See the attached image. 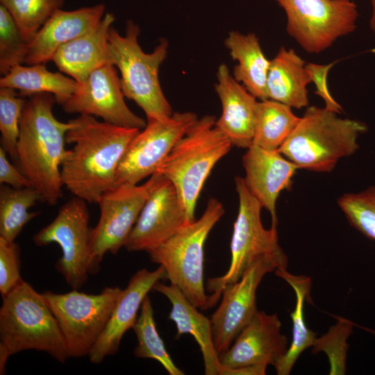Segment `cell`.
Masks as SVG:
<instances>
[{"mask_svg":"<svg viewBox=\"0 0 375 375\" xmlns=\"http://www.w3.org/2000/svg\"><path fill=\"white\" fill-rule=\"evenodd\" d=\"M2 299L0 345L10 356L34 349L61 362L69 357L57 320L42 294L23 281Z\"/></svg>","mask_w":375,"mask_h":375,"instance_id":"obj_6","label":"cell"},{"mask_svg":"<svg viewBox=\"0 0 375 375\" xmlns=\"http://www.w3.org/2000/svg\"><path fill=\"white\" fill-rule=\"evenodd\" d=\"M153 290L165 296L171 303L172 308L169 319L176 324L177 336L188 333L197 342L203 356L205 374L220 375L222 366L215 348L210 319L198 311V308L177 286L158 281Z\"/></svg>","mask_w":375,"mask_h":375,"instance_id":"obj_23","label":"cell"},{"mask_svg":"<svg viewBox=\"0 0 375 375\" xmlns=\"http://www.w3.org/2000/svg\"><path fill=\"white\" fill-rule=\"evenodd\" d=\"M326 108L308 107L278 151L299 169L328 172L339 160L353 154L367 131L359 121L339 117Z\"/></svg>","mask_w":375,"mask_h":375,"instance_id":"obj_3","label":"cell"},{"mask_svg":"<svg viewBox=\"0 0 375 375\" xmlns=\"http://www.w3.org/2000/svg\"><path fill=\"white\" fill-rule=\"evenodd\" d=\"M105 6L66 11L57 10L28 43L27 65L46 64L63 44L94 29L104 16Z\"/></svg>","mask_w":375,"mask_h":375,"instance_id":"obj_21","label":"cell"},{"mask_svg":"<svg viewBox=\"0 0 375 375\" xmlns=\"http://www.w3.org/2000/svg\"><path fill=\"white\" fill-rule=\"evenodd\" d=\"M78 82L60 72L49 71L45 64L29 66L17 65L0 78V88L19 90V95L30 97L35 94H52L56 103L63 105L74 93Z\"/></svg>","mask_w":375,"mask_h":375,"instance_id":"obj_26","label":"cell"},{"mask_svg":"<svg viewBox=\"0 0 375 375\" xmlns=\"http://www.w3.org/2000/svg\"><path fill=\"white\" fill-rule=\"evenodd\" d=\"M216 75L215 90L222 111L215 126L233 146L247 149L253 142L257 98L235 80L226 65L221 64Z\"/></svg>","mask_w":375,"mask_h":375,"instance_id":"obj_20","label":"cell"},{"mask_svg":"<svg viewBox=\"0 0 375 375\" xmlns=\"http://www.w3.org/2000/svg\"><path fill=\"white\" fill-rule=\"evenodd\" d=\"M89 212L87 202L74 197L62 205L55 219L33 237L37 246L57 243L62 251L56 267L74 290L92 273Z\"/></svg>","mask_w":375,"mask_h":375,"instance_id":"obj_11","label":"cell"},{"mask_svg":"<svg viewBox=\"0 0 375 375\" xmlns=\"http://www.w3.org/2000/svg\"><path fill=\"white\" fill-rule=\"evenodd\" d=\"M224 212L223 204L216 198H210L199 219L186 222L147 252L151 262L165 268L171 284L177 286L201 310L208 308V296L203 286L204 244Z\"/></svg>","mask_w":375,"mask_h":375,"instance_id":"obj_7","label":"cell"},{"mask_svg":"<svg viewBox=\"0 0 375 375\" xmlns=\"http://www.w3.org/2000/svg\"><path fill=\"white\" fill-rule=\"evenodd\" d=\"M6 154L5 150L1 147L0 183L17 189L31 186L28 179L19 169L17 165H12L8 160Z\"/></svg>","mask_w":375,"mask_h":375,"instance_id":"obj_38","label":"cell"},{"mask_svg":"<svg viewBox=\"0 0 375 375\" xmlns=\"http://www.w3.org/2000/svg\"><path fill=\"white\" fill-rule=\"evenodd\" d=\"M138 345L134 354L138 358H152L160 362L169 375H183L167 353L153 318L150 298L147 295L141 305V312L133 327Z\"/></svg>","mask_w":375,"mask_h":375,"instance_id":"obj_30","label":"cell"},{"mask_svg":"<svg viewBox=\"0 0 375 375\" xmlns=\"http://www.w3.org/2000/svg\"><path fill=\"white\" fill-rule=\"evenodd\" d=\"M245 171L244 183L250 193L272 217L277 226L276 201L281 192L288 190L296 170V165L278 150H269L252 144L242 158Z\"/></svg>","mask_w":375,"mask_h":375,"instance_id":"obj_18","label":"cell"},{"mask_svg":"<svg viewBox=\"0 0 375 375\" xmlns=\"http://www.w3.org/2000/svg\"><path fill=\"white\" fill-rule=\"evenodd\" d=\"M23 281L20 276L19 248L0 237V292L2 297Z\"/></svg>","mask_w":375,"mask_h":375,"instance_id":"obj_36","label":"cell"},{"mask_svg":"<svg viewBox=\"0 0 375 375\" xmlns=\"http://www.w3.org/2000/svg\"><path fill=\"white\" fill-rule=\"evenodd\" d=\"M355 325L346 318L338 317L336 324L326 334L316 338L312 346V353L322 351L326 353L330 364V375L345 374L347 339Z\"/></svg>","mask_w":375,"mask_h":375,"instance_id":"obj_34","label":"cell"},{"mask_svg":"<svg viewBox=\"0 0 375 375\" xmlns=\"http://www.w3.org/2000/svg\"><path fill=\"white\" fill-rule=\"evenodd\" d=\"M338 204L351 226L375 240V186L357 193H346Z\"/></svg>","mask_w":375,"mask_h":375,"instance_id":"obj_32","label":"cell"},{"mask_svg":"<svg viewBox=\"0 0 375 375\" xmlns=\"http://www.w3.org/2000/svg\"><path fill=\"white\" fill-rule=\"evenodd\" d=\"M358 326L360 327V328H363L364 330L367 331H369V333H371L375 335V331H374V330H372V329H370V328H365V327H361V326Z\"/></svg>","mask_w":375,"mask_h":375,"instance_id":"obj_40","label":"cell"},{"mask_svg":"<svg viewBox=\"0 0 375 375\" xmlns=\"http://www.w3.org/2000/svg\"><path fill=\"white\" fill-rule=\"evenodd\" d=\"M372 15L369 20V26L375 33V0H371Z\"/></svg>","mask_w":375,"mask_h":375,"instance_id":"obj_39","label":"cell"},{"mask_svg":"<svg viewBox=\"0 0 375 375\" xmlns=\"http://www.w3.org/2000/svg\"><path fill=\"white\" fill-rule=\"evenodd\" d=\"M285 11L286 31L303 49L319 53L353 32L358 7L351 0H274Z\"/></svg>","mask_w":375,"mask_h":375,"instance_id":"obj_10","label":"cell"},{"mask_svg":"<svg viewBox=\"0 0 375 375\" xmlns=\"http://www.w3.org/2000/svg\"><path fill=\"white\" fill-rule=\"evenodd\" d=\"M65 0H0L29 43Z\"/></svg>","mask_w":375,"mask_h":375,"instance_id":"obj_31","label":"cell"},{"mask_svg":"<svg viewBox=\"0 0 375 375\" xmlns=\"http://www.w3.org/2000/svg\"><path fill=\"white\" fill-rule=\"evenodd\" d=\"M311 79L306 61L292 49L281 47L270 60L266 90L267 99L301 109L309 104L307 85Z\"/></svg>","mask_w":375,"mask_h":375,"instance_id":"obj_24","label":"cell"},{"mask_svg":"<svg viewBox=\"0 0 375 375\" xmlns=\"http://www.w3.org/2000/svg\"><path fill=\"white\" fill-rule=\"evenodd\" d=\"M155 180L154 174L142 185L122 184L99 199L100 217L91 230L90 253L92 273L107 252L116 254L129 236L147 201Z\"/></svg>","mask_w":375,"mask_h":375,"instance_id":"obj_12","label":"cell"},{"mask_svg":"<svg viewBox=\"0 0 375 375\" xmlns=\"http://www.w3.org/2000/svg\"><path fill=\"white\" fill-rule=\"evenodd\" d=\"M38 201L42 202V198L32 186L17 189L1 185L0 237L14 242L24 226L38 215L39 212H28Z\"/></svg>","mask_w":375,"mask_h":375,"instance_id":"obj_29","label":"cell"},{"mask_svg":"<svg viewBox=\"0 0 375 375\" xmlns=\"http://www.w3.org/2000/svg\"><path fill=\"white\" fill-rule=\"evenodd\" d=\"M198 119L192 112H176L164 120L147 119V124L128 144L116 172L117 185H138L156 173L176 143Z\"/></svg>","mask_w":375,"mask_h":375,"instance_id":"obj_13","label":"cell"},{"mask_svg":"<svg viewBox=\"0 0 375 375\" xmlns=\"http://www.w3.org/2000/svg\"><path fill=\"white\" fill-rule=\"evenodd\" d=\"M69 121L72 126L65 140L74 146L61 165L63 185L74 197L97 203L101 195L117 186L118 165L140 130L100 122L89 115Z\"/></svg>","mask_w":375,"mask_h":375,"instance_id":"obj_1","label":"cell"},{"mask_svg":"<svg viewBox=\"0 0 375 375\" xmlns=\"http://www.w3.org/2000/svg\"><path fill=\"white\" fill-rule=\"evenodd\" d=\"M281 328L277 313L269 315L258 310L229 349L218 354L222 366L227 369L268 365L274 367L289 347Z\"/></svg>","mask_w":375,"mask_h":375,"instance_id":"obj_17","label":"cell"},{"mask_svg":"<svg viewBox=\"0 0 375 375\" xmlns=\"http://www.w3.org/2000/svg\"><path fill=\"white\" fill-rule=\"evenodd\" d=\"M62 107L65 112L99 117L121 127L141 130L147 124L126 104L116 67L110 62L78 83L76 91Z\"/></svg>","mask_w":375,"mask_h":375,"instance_id":"obj_14","label":"cell"},{"mask_svg":"<svg viewBox=\"0 0 375 375\" xmlns=\"http://www.w3.org/2000/svg\"><path fill=\"white\" fill-rule=\"evenodd\" d=\"M139 35L140 28L132 20L127 21L124 35L111 26L108 42L109 62L120 72L124 97L144 110L147 119L164 120L173 114L159 81V69L167 58L168 42L161 38L151 53H145L138 43Z\"/></svg>","mask_w":375,"mask_h":375,"instance_id":"obj_5","label":"cell"},{"mask_svg":"<svg viewBox=\"0 0 375 375\" xmlns=\"http://www.w3.org/2000/svg\"><path fill=\"white\" fill-rule=\"evenodd\" d=\"M166 278L162 265L154 271L141 269L132 276L127 287L122 290L106 328L88 356L91 362L100 363L118 351L124 334L133 327L138 319L137 312L144 297L157 282Z\"/></svg>","mask_w":375,"mask_h":375,"instance_id":"obj_19","label":"cell"},{"mask_svg":"<svg viewBox=\"0 0 375 375\" xmlns=\"http://www.w3.org/2000/svg\"><path fill=\"white\" fill-rule=\"evenodd\" d=\"M154 183L124 247L128 251H149L175 233L188 220L174 185L153 174Z\"/></svg>","mask_w":375,"mask_h":375,"instance_id":"obj_16","label":"cell"},{"mask_svg":"<svg viewBox=\"0 0 375 375\" xmlns=\"http://www.w3.org/2000/svg\"><path fill=\"white\" fill-rule=\"evenodd\" d=\"M28 42L22 35L7 8L0 3V72L4 76L12 67L24 63Z\"/></svg>","mask_w":375,"mask_h":375,"instance_id":"obj_35","label":"cell"},{"mask_svg":"<svg viewBox=\"0 0 375 375\" xmlns=\"http://www.w3.org/2000/svg\"><path fill=\"white\" fill-rule=\"evenodd\" d=\"M239 208L231 241V264L222 276L207 280L208 308L214 306L225 286L238 281L256 260L267 257L276 265V269H287L288 259L278 243L277 226L265 228L258 200L247 189L244 178H235Z\"/></svg>","mask_w":375,"mask_h":375,"instance_id":"obj_8","label":"cell"},{"mask_svg":"<svg viewBox=\"0 0 375 375\" xmlns=\"http://www.w3.org/2000/svg\"><path fill=\"white\" fill-rule=\"evenodd\" d=\"M224 44L232 59L238 62L232 74L235 80L260 101L267 99L266 83L270 60L256 35L231 31Z\"/></svg>","mask_w":375,"mask_h":375,"instance_id":"obj_25","label":"cell"},{"mask_svg":"<svg viewBox=\"0 0 375 375\" xmlns=\"http://www.w3.org/2000/svg\"><path fill=\"white\" fill-rule=\"evenodd\" d=\"M216 120L210 115L198 118L156 172L175 187L189 222L195 220V206L207 178L233 146L215 126Z\"/></svg>","mask_w":375,"mask_h":375,"instance_id":"obj_4","label":"cell"},{"mask_svg":"<svg viewBox=\"0 0 375 375\" xmlns=\"http://www.w3.org/2000/svg\"><path fill=\"white\" fill-rule=\"evenodd\" d=\"M122 290L106 287L98 294L77 290L65 294L51 291L42 294L57 320L69 357L89 356L106 328Z\"/></svg>","mask_w":375,"mask_h":375,"instance_id":"obj_9","label":"cell"},{"mask_svg":"<svg viewBox=\"0 0 375 375\" xmlns=\"http://www.w3.org/2000/svg\"><path fill=\"white\" fill-rule=\"evenodd\" d=\"M26 99L10 88H0L1 144L15 165L19 135V120Z\"/></svg>","mask_w":375,"mask_h":375,"instance_id":"obj_33","label":"cell"},{"mask_svg":"<svg viewBox=\"0 0 375 375\" xmlns=\"http://www.w3.org/2000/svg\"><path fill=\"white\" fill-rule=\"evenodd\" d=\"M276 268L272 259L262 257L252 263L238 281L224 287L220 305L210 319L214 345L218 354L229 349L253 317L258 311V287L265 275Z\"/></svg>","mask_w":375,"mask_h":375,"instance_id":"obj_15","label":"cell"},{"mask_svg":"<svg viewBox=\"0 0 375 375\" xmlns=\"http://www.w3.org/2000/svg\"><path fill=\"white\" fill-rule=\"evenodd\" d=\"M51 93H38L26 100L19 120L15 165L42 198L54 206L62 197L61 165L68 149L66 133L72 122L58 120Z\"/></svg>","mask_w":375,"mask_h":375,"instance_id":"obj_2","label":"cell"},{"mask_svg":"<svg viewBox=\"0 0 375 375\" xmlns=\"http://www.w3.org/2000/svg\"><path fill=\"white\" fill-rule=\"evenodd\" d=\"M299 120L284 103L271 99L258 101L252 144L278 150Z\"/></svg>","mask_w":375,"mask_h":375,"instance_id":"obj_28","label":"cell"},{"mask_svg":"<svg viewBox=\"0 0 375 375\" xmlns=\"http://www.w3.org/2000/svg\"><path fill=\"white\" fill-rule=\"evenodd\" d=\"M336 62L338 60L326 65L308 62L306 64V69L311 82L315 85V93L319 96L325 103L324 108L339 114L342 112V108L331 96L327 83L328 72Z\"/></svg>","mask_w":375,"mask_h":375,"instance_id":"obj_37","label":"cell"},{"mask_svg":"<svg viewBox=\"0 0 375 375\" xmlns=\"http://www.w3.org/2000/svg\"><path fill=\"white\" fill-rule=\"evenodd\" d=\"M115 20L113 14H105L94 29L61 46L51 60L78 83L84 81L93 71L109 62L108 33Z\"/></svg>","mask_w":375,"mask_h":375,"instance_id":"obj_22","label":"cell"},{"mask_svg":"<svg viewBox=\"0 0 375 375\" xmlns=\"http://www.w3.org/2000/svg\"><path fill=\"white\" fill-rule=\"evenodd\" d=\"M276 276L285 280L293 289L296 296L295 308L290 312L292 322V338L285 355L275 365L278 375H288L301 354L312 347L317 334L306 326L303 307L306 299L309 297L311 279L305 276H296L287 269H276Z\"/></svg>","mask_w":375,"mask_h":375,"instance_id":"obj_27","label":"cell"}]
</instances>
